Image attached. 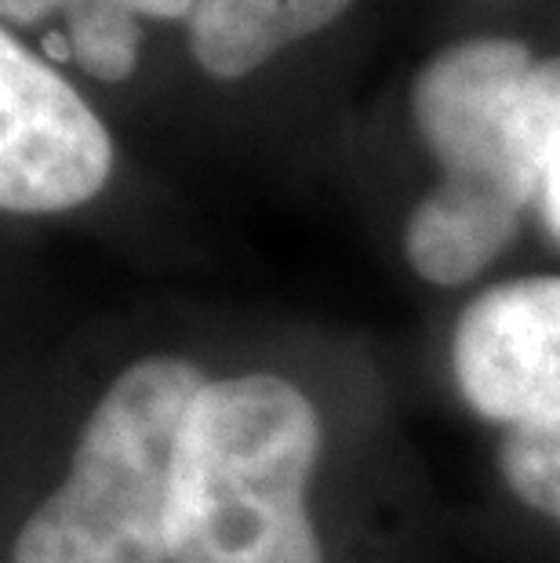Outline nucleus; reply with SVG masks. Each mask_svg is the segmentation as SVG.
Returning <instances> with one entry per match:
<instances>
[{"label":"nucleus","mask_w":560,"mask_h":563,"mask_svg":"<svg viewBox=\"0 0 560 563\" xmlns=\"http://www.w3.org/2000/svg\"><path fill=\"white\" fill-rule=\"evenodd\" d=\"M411 110L444 183L415 208L404 251L422 280L466 284L539 200L560 142V58L535 63L506 37L455 44L415 77Z\"/></svg>","instance_id":"nucleus-1"},{"label":"nucleus","mask_w":560,"mask_h":563,"mask_svg":"<svg viewBox=\"0 0 560 563\" xmlns=\"http://www.w3.org/2000/svg\"><path fill=\"white\" fill-rule=\"evenodd\" d=\"M317 451V411L292 382H208L175 451L172 563H320L306 512Z\"/></svg>","instance_id":"nucleus-2"},{"label":"nucleus","mask_w":560,"mask_h":563,"mask_svg":"<svg viewBox=\"0 0 560 563\" xmlns=\"http://www.w3.org/2000/svg\"><path fill=\"white\" fill-rule=\"evenodd\" d=\"M205 386L178 356L128 367L91 411L66 484L22 523L15 563H172L175 451Z\"/></svg>","instance_id":"nucleus-3"},{"label":"nucleus","mask_w":560,"mask_h":563,"mask_svg":"<svg viewBox=\"0 0 560 563\" xmlns=\"http://www.w3.org/2000/svg\"><path fill=\"white\" fill-rule=\"evenodd\" d=\"M113 167L102 121L11 33L0 37V203L41 214L91 200Z\"/></svg>","instance_id":"nucleus-4"},{"label":"nucleus","mask_w":560,"mask_h":563,"mask_svg":"<svg viewBox=\"0 0 560 563\" xmlns=\"http://www.w3.org/2000/svg\"><path fill=\"white\" fill-rule=\"evenodd\" d=\"M459 389L492 422L560 418V277L484 291L451 342Z\"/></svg>","instance_id":"nucleus-5"},{"label":"nucleus","mask_w":560,"mask_h":563,"mask_svg":"<svg viewBox=\"0 0 560 563\" xmlns=\"http://www.w3.org/2000/svg\"><path fill=\"white\" fill-rule=\"evenodd\" d=\"M353 0H194L189 44L211 77L233 80L336 22Z\"/></svg>","instance_id":"nucleus-6"},{"label":"nucleus","mask_w":560,"mask_h":563,"mask_svg":"<svg viewBox=\"0 0 560 563\" xmlns=\"http://www.w3.org/2000/svg\"><path fill=\"white\" fill-rule=\"evenodd\" d=\"M47 11H63L80 69L99 80H124L139 58V15L189 19L194 0H0V15L33 26Z\"/></svg>","instance_id":"nucleus-7"},{"label":"nucleus","mask_w":560,"mask_h":563,"mask_svg":"<svg viewBox=\"0 0 560 563\" xmlns=\"http://www.w3.org/2000/svg\"><path fill=\"white\" fill-rule=\"evenodd\" d=\"M503 476L531 509L560 520V418L509 426Z\"/></svg>","instance_id":"nucleus-8"},{"label":"nucleus","mask_w":560,"mask_h":563,"mask_svg":"<svg viewBox=\"0 0 560 563\" xmlns=\"http://www.w3.org/2000/svg\"><path fill=\"white\" fill-rule=\"evenodd\" d=\"M539 211L546 225H550V233L560 241V142L550 157V167H546L542 175V189H539Z\"/></svg>","instance_id":"nucleus-9"},{"label":"nucleus","mask_w":560,"mask_h":563,"mask_svg":"<svg viewBox=\"0 0 560 563\" xmlns=\"http://www.w3.org/2000/svg\"><path fill=\"white\" fill-rule=\"evenodd\" d=\"M44 52L55 58V63H66L74 58V44H69L66 33H44Z\"/></svg>","instance_id":"nucleus-10"}]
</instances>
